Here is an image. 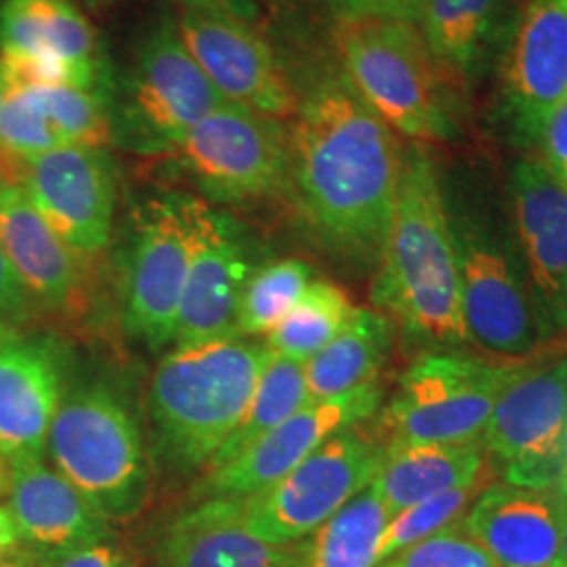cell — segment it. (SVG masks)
Returning <instances> with one entry per match:
<instances>
[{"instance_id":"obj_35","label":"cell","mask_w":567,"mask_h":567,"mask_svg":"<svg viewBox=\"0 0 567 567\" xmlns=\"http://www.w3.org/2000/svg\"><path fill=\"white\" fill-rule=\"evenodd\" d=\"M377 567H498L475 538L466 532L463 519L440 529L425 540L398 550Z\"/></svg>"},{"instance_id":"obj_46","label":"cell","mask_w":567,"mask_h":567,"mask_svg":"<svg viewBox=\"0 0 567 567\" xmlns=\"http://www.w3.org/2000/svg\"><path fill=\"white\" fill-rule=\"evenodd\" d=\"M559 496L564 501V540H561V550H559L555 567H567V492L566 494L559 492Z\"/></svg>"},{"instance_id":"obj_41","label":"cell","mask_w":567,"mask_h":567,"mask_svg":"<svg viewBox=\"0 0 567 567\" xmlns=\"http://www.w3.org/2000/svg\"><path fill=\"white\" fill-rule=\"evenodd\" d=\"M316 2L328 11L330 20L377 13V0H316Z\"/></svg>"},{"instance_id":"obj_8","label":"cell","mask_w":567,"mask_h":567,"mask_svg":"<svg viewBox=\"0 0 567 567\" xmlns=\"http://www.w3.org/2000/svg\"><path fill=\"white\" fill-rule=\"evenodd\" d=\"M171 150L210 203L244 206L288 194V128L243 105L221 103Z\"/></svg>"},{"instance_id":"obj_20","label":"cell","mask_w":567,"mask_h":567,"mask_svg":"<svg viewBox=\"0 0 567 567\" xmlns=\"http://www.w3.org/2000/svg\"><path fill=\"white\" fill-rule=\"evenodd\" d=\"M463 524L498 567H555L564 540V501L557 487L494 482Z\"/></svg>"},{"instance_id":"obj_4","label":"cell","mask_w":567,"mask_h":567,"mask_svg":"<svg viewBox=\"0 0 567 567\" xmlns=\"http://www.w3.org/2000/svg\"><path fill=\"white\" fill-rule=\"evenodd\" d=\"M337 65L383 121L410 143L456 142L466 89L429 49L419 23L351 16L330 23Z\"/></svg>"},{"instance_id":"obj_1","label":"cell","mask_w":567,"mask_h":567,"mask_svg":"<svg viewBox=\"0 0 567 567\" xmlns=\"http://www.w3.org/2000/svg\"><path fill=\"white\" fill-rule=\"evenodd\" d=\"M288 140V194L311 243L351 274H374L395 213L405 143L339 65L307 76Z\"/></svg>"},{"instance_id":"obj_27","label":"cell","mask_w":567,"mask_h":567,"mask_svg":"<svg viewBox=\"0 0 567 567\" xmlns=\"http://www.w3.org/2000/svg\"><path fill=\"white\" fill-rule=\"evenodd\" d=\"M395 326L377 309H355L349 324L305 362L309 402L379 381L393 349Z\"/></svg>"},{"instance_id":"obj_47","label":"cell","mask_w":567,"mask_h":567,"mask_svg":"<svg viewBox=\"0 0 567 567\" xmlns=\"http://www.w3.org/2000/svg\"><path fill=\"white\" fill-rule=\"evenodd\" d=\"M557 492H561V494H566L567 492V461L566 468H564V475H561V482H559V486H557Z\"/></svg>"},{"instance_id":"obj_11","label":"cell","mask_w":567,"mask_h":567,"mask_svg":"<svg viewBox=\"0 0 567 567\" xmlns=\"http://www.w3.org/2000/svg\"><path fill=\"white\" fill-rule=\"evenodd\" d=\"M189 257V196L164 194L143 204L122 269V322L154 351L175 343Z\"/></svg>"},{"instance_id":"obj_22","label":"cell","mask_w":567,"mask_h":567,"mask_svg":"<svg viewBox=\"0 0 567 567\" xmlns=\"http://www.w3.org/2000/svg\"><path fill=\"white\" fill-rule=\"evenodd\" d=\"M7 498L21 540L34 550L82 547L112 536L110 522L42 456L11 458Z\"/></svg>"},{"instance_id":"obj_37","label":"cell","mask_w":567,"mask_h":567,"mask_svg":"<svg viewBox=\"0 0 567 567\" xmlns=\"http://www.w3.org/2000/svg\"><path fill=\"white\" fill-rule=\"evenodd\" d=\"M39 553L47 567H135L133 559L110 540Z\"/></svg>"},{"instance_id":"obj_12","label":"cell","mask_w":567,"mask_h":567,"mask_svg":"<svg viewBox=\"0 0 567 567\" xmlns=\"http://www.w3.org/2000/svg\"><path fill=\"white\" fill-rule=\"evenodd\" d=\"M508 221L545 343L567 332V192L536 156L511 164Z\"/></svg>"},{"instance_id":"obj_28","label":"cell","mask_w":567,"mask_h":567,"mask_svg":"<svg viewBox=\"0 0 567 567\" xmlns=\"http://www.w3.org/2000/svg\"><path fill=\"white\" fill-rule=\"evenodd\" d=\"M389 511L368 486L324 526L295 543L288 567H377V545Z\"/></svg>"},{"instance_id":"obj_49","label":"cell","mask_w":567,"mask_h":567,"mask_svg":"<svg viewBox=\"0 0 567 567\" xmlns=\"http://www.w3.org/2000/svg\"><path fill=\"white\" fill-rule=\"evenodd\" d=\"M89 2H114V0H89Z\"/></svg>"},{"instance_id":"obj_24","label":"cell","mask_w":567,"mask_h":567,"mask_svg":"<svg viewBox=\"0 0 567 567\" xmlns=\"http://www.w3.org/2000/svg\"><path fill=\"white\" fill-rule=\"evenodd\" d=\"M494 463L484 440L471 444H393L370 487L389 515L425 503L447 489L473 484Z\"/></svg>"},{"instance_id":"obj_42","label":"cell","mask_w":567,"mask_h":567,"mask_svg":"<svg viewBox=\"0 0 567 567\" xmlns=\"http://www.w3.org/2000/svg\"><path fill=\"white\" fill-rule=\"evenodd\" d=\"M20 529L16 526L9 508L0 507V559L20 550Z\"/></svg>"},{"instance_id":"obj_43","label":"cell","mask_w":567,"mask_h":567,"mask_svg":"<svg viewBox=\"0 0 567 567\" xmlns=\"http://www.w3.org/2000/svg\"><path fill=\"white\" fill-rule=\"evenodd\" d=\"M0 567H47L41 553L34 548H20L0 559Z\"/></svg>"},{"instance_id":"obj_2","label":"cell","mask_w":567,"mask_h":567,"mask_svg":"<svg viewBox=\"0 0 567 567\" xmlns=\"http://www.w3.org/2000/svg\"><path fill=\"white\" fill-rule=\"evenodd\" d=\"M370 297L377 311L423 351L465 349L471 343L442 166L421 143H405L395 213Z\"/></svg>"},{"instance_id":"obj_17","label":"cell","mask_w":567,"mask_h":567,"mask_svg":"<svg viewBox=\"0 0 567 567\" xmlns=\"http://www.w3.org/2000/svg\"><path fill=\"white\" fill-rule=\"evenodd\" d=\"M177 32L225 102L276 121L292 118L297 91L250 21L185 9Z\"/></svg>"},{"instance_id":"obj_18","label":"cell","mask_w":567,"mask_h":567,"mask_svg":"<svg viewBox=\"0 0 567 567\" xmlns=\"http://www.w3.org/2000/svg\"><path fill=\"white\" fill-rule=\"evenodd\" d=\"M221 103L177 28L161 25L145 39L131 76L128 112L147 142L171 150Z\"/></svg>"},{"instance_id":"obj_16","label":"cell","mask_w":567,"mask_h":567,"mask_svg":"<svg viewBox=\"0 0 567 567\" xmlns=\"http://www.w3.org/2000/svg\"><path fill=\"white\" fill-rule=\"evenodd\" d=\"M567 95V0H526L505 44L498 112L508 140L532 150Z\"/></svg>"},{"instance_id":"obj_5","label":"cell","mask_w":567,"mask_h":567,"mask_svg":"<svg viewBox=\"0 0 567 567\" xmlns=\"http://www.w3.org/2000/svg\"><path fill=\"white\" fill-rule=\"evenodd\" d=\"M271 351L248 337L185 344L156 368L147 412L154 452L177 473L208 468L240 425Z\"/></svg>"},{"instance_id":"obj_36","label":"cell","mask_w":567,"mask_h":567,"mask_svg":"<svg viewBox=\"0 0 567 567\" xmlns=\"http://www.w3.org/2000/svg\"><path fill=\"white\" fill-rule=\"evenodd\" d=\"M39 307L0 246V332H23Z\"/></svg>"},{"instance_id":"obj_29","label":"cell","mask_w":567,"mask_h":567,"mask_svg":"<svg viewBox=\"0 0 567 567\" xmlns=\"http://www.w3.org/2000/svg\"><path fill=\"white\" fill-rule=\"evenodd\" d=\"M305 404H309L305 364L271 353L259 374L255 393L244 412L240 425L227 437L224 447L217 452L206 471L227 465L234 458L243 456L248 447L264 440L269 431L282 425L288 416H292Z\"/></svg>"},{"instance_id":"obj_15","label":"cell","mask_w":567,"mask_h":567,"mask_svg":"<svg viewBox=\"0 0 567 567\" xmlns=\"http://www.w3.org/2000/svg\"><path fill=\"white\" fill-rule=\"evenodd\" d=\"M192 257L177 320V347L238 334L244 286L255 271L243 225L227 213L189 196Z\"/></svg>"},{"instance_id":"obj_38","label":"cell","mask_w":567,"mask_h":567,"mask_svg":"<svg viewBox=\"0 0 567 567\" xmlns=\"http://www.w3.org/2000/svg\"><path fill=\"white\" fill-rule=\"evenodd\" d=\"M529 154L547 168L567 163V95L548 112Z\"/></svg>"},{"instance_id":"obj_9","label":"cell","mask_w":567,"mask_h":567,"mask_svg":"<svg viewBox=\"0 0 567 567\" xmlns=\"http://www.w3.org/2000/svg\"><path fill=\"white\" fill-rule=\"evenodd\" d=\"M484 446L505 484L559 486L567 461V353L513 365Z\"/></svg>"},{"instance_id":"obj_30","label":"cell","mask_w":567,"mask_h":567,"mask_svg":"<svg viewBox=\"0 0 567 567\" xmlns=\"http://www.w3.org/2000/svg\"><path fill=\"white\" fill-rule=\"evenodd\" d=\"M355 309L343 286L313 280L282 322L265 337V344L271 353L305 364L349 324Z\"/></svg>"},{"instance_id":"obj_3","label":"cell","mask_w":567,"mask_h":567,"mask_svg":"<svg viewBox=\"0 0 567 567\" xmlns=\"http://www.w3.org/2000/svg\"><path fill=\"white\" fill-rule=\"evenodd\" d=\"M447 224L471 343L519 358L545 343L508 221L505 185L486 163L442 168Z\"/></svg>"},{"instance_id":"obj_10","label":"cell","mask_w":567,"mask_h":567,"mask_svg":"<svg viewBox=\"0 0 567 567\" xmlns=\"http://www.w3.org/2000/svg\"><path fill=\"white\" fill-rule=\"evenodd\" d=\"M385 452L377 426H347L280 484L244 501L248 526L276 545L303 540L372 484Z\"/></svg>"},{"instance_id":"obj_14","label":"cell","mask_w":567,"mask_h":567,"mask_svg":"<svg viewBox=\"0 0 567 567\" xmlns=\"http://www.w3.org/2000/svg\"><path fill=\"white\" fill-rule=\"evenodd\" d=\"M21 189L44 221L82 259L110 243L116 213V171L103 147L61 145L20 166Z\"/></svg>"},{"instance_id":"obj_25","label":"cell","mask_w":567,"mask_h":567,"mask_svg":"<svg viewBox=\"0 0 567 567\" xmlns=\"http://www.w3.org/2000/svg\"><path fill=\"white\" fill-rule=\"evenodd\" d=\"M0 51L61 61L103 76L97 32L72 0H4Z\"/></svg>"},{"instance_id":"obj_6","label":"cell","mask_w":567,"mask_h":567,"mask_svg":"<svg viewBox=\"0 0 567 567\" xmlns=\"http://www.w3.org/2000/svg\"><path fill=\"white\" fill-rule=\"evenodd\" d=\"M44 452L107 522L131 519L145 505L150 466L142 433L110 386L91 383L65 391Z\"/></svg>"},{"instance_id":"obj_32","label":"cell","mask_w":567,"mask_h":567,"mask_svg":"<svg viewBox=\"0 0 567 567\" xmlns=\"http://www.w3.org/2000/svg\"><path fill=\"white\" fill-rule=\"evenodd\" d=\"M498 477L501 475L496 466H492L473 484L447 489L444 494H437L425 503H419L414 507H408L391 515L377 545V566L383 564L391 555H395L398 550L416 545L429 536L437 534L440 529L461 522L468 513L471 505L477 501V496L489 484L498 482Z\"/></svg>"},{"instance_id":"obj_33","label":"cell","mask_w":567,"mask_h":567,"mask_svg":"<svg viewBox=\"0 0 567 567\" xmlns=\"http://www.w3.org/2000/svg\"><path fill=\"white\" fill-rule=\"evenodd\" d=\"M37 97L63 145L107 147L112 142V122L102 95L76 86L28 89Z\"/></svg>"},{"instance_id":"obj_48","label":"cell","mask_w":567,"mask_h":567,"mask_svg":"<svg viewBox=\"0 0 567 567\" xmlns=\"http://www.w3.org/2000/svg\"><path fill=\"white\" fill-rule=\"evenodd\" d=\"M2 103H4V86H2V81H0V112H2Z\"/></svg>"},{"instance_id":"obj_13","label":"cell","mask_w":567,"mask_h":567,"mask_svg":"<svg viewBox=\"0 0 567 567\" xmlns=\"http://www.w3.org/2000/svg\"><path fill=\"white\" fill-rule=\"evenodd\" d=\"M383 404V386H358L334 398L309 402L243 456L206 473L196 498L248 501L280 484L316 450L347 426L370 421Z\"/></svg>"},{"instance_id":"obj_45","label":"cell","mask_w":567,"mask_h":567,"mask_svg":"<svg viewBox=\"0 0 567 567\" xmlns=\"http://www.w3.org/2000/svg\"><path fill=\"white\" fill-rule=\"evenodd\" d=\"M9 482H11V461L0 450V498H7Z\"/></svg>"},{"instance_id":"obj_7","label":"cell","mask_w":567,"mask_h":567,"mask_svg":"<svg viewBox=\"0 0 567 567\" xmlns=\"http://www.w3.org/2000/svg\"><path fill=\"white\" fill-rule=\"evenodd\" d=\"M513 365L465 349L421 351L374 426L386 446L482 442Z\"/></svg>"},{"instance_id":"obj_34","label":"cell","mask_w":567,"mask_h":567,"mask_svg":"<svg viewBox=\"0 0 567 567\" xmlns=\"http://www.w3.org/2000/svg\"><path fill=\"white\" fill-rule=\"evenodd\" d=\"M61 145L32 91L4 93L0 112V156L21 164Z\"/></svg>"},{"instance_id":"obj_23","label":"cell","mask_w":567,"mask_h":567,"mask_svg":"<svg viewBox=\"0 0 567 567\" xmlns=\"http://www.w3.org/2000/svg\"><path fill=\"white\" fill-rule=\"evenodd\" d=\"M295 545L257 536L244 501L204 498L179 513L158 543L161 567H288Z\"/></svg>"},{"instance_id":"obj_21","label":"cell","mask_w":567,"mask_h":567,"mask_svg":"<svg viewBox=\"0 0 567 567\" xmlns=\"http://www.w3.org/2000/svg\"><path fill=\"white\" fill-rule=\"evenodd\" d=\"M0 246L37 307L55 313L81 311L82 257L44 221L20 185H0Z\"/></svg>"},{"instance_id":"obj_31","label":"cell","mask_w":567,"mask_h":567,"mask_svg":"<svg viewBox=\"0 0 567 567\" xmlns=\"http://www.w3.org/2000/svg\"><path fill=\"white\" fill-rule=\"evenodd\" d=\"M313 282V267L303 259H280L257 267L244 286L238 307V334L267 337Z\"/></svg>"},{"instance_id":"obj_40","label":"cell","mask_w":567,"mask_h":567,"mask_svg":"<svg viewBox=\"0 0 567 567\" xmlns=\"http://www.w3.org/2000/svg\"><path fill=\"white\" fill-rule=\"evenodd\" d=\"M426 0H377V13L381 18L421 23Z\"/></svg>"},{"instance_id":"obj_44","label":"cell","mask_w":567,"mask_h":567,"mask_svg":"<svg viewBox=\"0 0 567 567\" xmlns=\"http://www.w3.org/2000/svg\"><path fill=\"white\" fill-rule=\"evenodd\" d=\"M20 182V164L0 156V185H18Z\"/></svg>"},{"instance_id":"obj_39","label":"cell","mask_w":567,"mask_h":567,"mask_svg":"<svg viewBox=\"0 0 567 567\" xmlns=\"http://www.w3.org/2000/svg\"><path fill=\"white\" fill-rule=\"evenodd\" d=\"M189 11H208V13H224L244 21H255L257 4L255 0H177Z\"/></svg>"},{"instance_id":"obj_26","label":"cell","mask_w":567,"mask_h":567,"mask_svg":"<svg viewBox=\"0 0 567 567\" xmlns=\"http://www.w3.org/2000/svg\"><path fill=\"white\" fill-rule=\"evenodd\" d=\"M421 30L433 55L471 89L508 37V0H426Z\"/></svg>"},{"instance_id":"obj_19","label":"cell","mask_w":567,"mask_h":567,"mask_svg":"<svg viewBox=\"0 0 567 567\" xmlns=\"http://www.w3.org/2000/svg\"><path fill=\"white\" fill-rule=\"evenodd\" d=\"M63 385L60 344L42 334L0 332V450L9 461L44 454Z\"/></svg>"}]
</instances>
